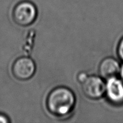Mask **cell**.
I'll return each mask as SVG.
<instances>
[{
  "label": "cell",
  "instance_id": "cell-2",
  "mask_svg": "<svg viewBox=\"0 0 123 123\" xmlns=\"http://www.w3.org/2000/svg\"><path fill=\"white\" fill-rule=\"evenodd\" d=\"M12 16L14 22L22 26H30L33 24L37 17V9L30 1L19 2L13 8Z\"/></svg>",
  "mask_w": 123,
  "mask_h": 123
},
{
  "label": "cell",
  "instance_id": "cell-5",
  "mask_svg": "<svg viewBox=\"0 0 123 123\" xmlns=\"http://www.w3.org/2000/svg\"><path fill=\"white\" fill-rule=\"evenodd\" d=\"M106 95L111 103H123V81L117 76L108 79L106 84Z\"/></svg>",
  "mask_w": 123,
  "mask_h": 123
},
{
  "label": "cell",
  "instance_id": "cell-4",
  "mask_svg": "<svg viewBox=\"0 0 123 123\" xmlns=\"http://www.w3.org/2000/svg\"><path fill=\"white\" fill-rule=\"evenodd\" d=\"M12 70L14 78L20 80H26L32 78L35 74L36 66L32 58L22 56L14 61Z\"/></svg>",
  "mask_w": 123,
  "mask_h": 123
},
{
  "label": "cell",
  "instance_id": "cell-1",
  "mask_svg": "<svg viewBox=\"0 0 123 123\" xmlns=\"http://www.w3.org/2000/svg\"><path fill=\"white\" fill-rule=\"evenodd\" d=\"M76 104V97L70 89L58 86L53 89L48 94L46 107L54 116L63 117L70 114Z\"/></svg>",
  "mask_w": 123,
  "mask_h": 123
},
{
  "label": "cell",
  "instance_id": "cell-6",
  "mask_svg": "<svg viewBox=\"0 0 123 123\" xmlns=\"http://www.w3.org/2000/svg\"><path fill=\"white\" fill-rule=\"evenodd\" d=\"M120 63L116 59L107 57L101 61L98 67V72L102 78L108 79L117 76L120 73Z\"/></svg>",
  "mask_w": 123,
  "mask_h": 123
},
{
  "label": "cell",
  "instance_id": "cell-3",
  "mask_svg": "<svg viewBox=\"0 0 123 123\" xmlns=\"http://www.w3.org/2000/svg\"><path fill=\"white\" fill-rule=\"evenodd\" d=\"M82 90L86 97L91 100L99 99L106 91V84L97 76H88L82 83Z\"/></svg>",
  "mask_w": 123,
  "mask_h": 123
},
{
  "label": "cell",
  "instance_id": "cell-10",
  "mask_svg": "<svg viewBox=\"0 0 123 123\" xmlns=\"http://www.w3.org/2000/svg\"><path fill=\"white\" fill-rule=\"evenodd\" d=\"M120 77H121V79L123 81V65L120 68Z\"/></svg>",
  "mask_w": 123,
  "mask_h": 123
},
{
  "label": "cell",
  "instance_id": "cell-9",
  "mask_svg": "<svg viewBox=\"0 0 123 123\" xmlns=\"http://www.w3.org/2000/svg\"><path fill=\"white\" fill-rule=\"evenodd\" d=\"M9 122V120L6 115L0 114V123H7Z\"/></svg>",
  "mask_w": 123,
  "mask_h": 123
},
{
  "label": "cell",
  "instance_id": "cell-8",
  "mask_svg": "<svg viewBox=\"0 0 123 123\" xmlns=\"http://www.w3.org/2000/svg\"><path fill=\"white\" fill-rule=\"evenodd\" d=\"M88 76V74H86L85 72H82L80 73H79V74H78V76H77V79H78V80L80 83H82Z\"/></svg>",
  "mask_w": 123,
  "mask_h": 123
},
{
  "label": "cell",
  "instance_id": "cell-7",
  "mask_svg": "<svg viewBox=\"0 0 123 123\" xmlns=\"http://www.w3.org/2000/svg\"><path fill=\"white\" fill-rule=\"evenodd\" d=\"M117 53L120 58L123 61V37L120 41L118 45Z\"/></svg>",
  "mask_w": 123,
  "mask_h": 123
}]
</instances>
